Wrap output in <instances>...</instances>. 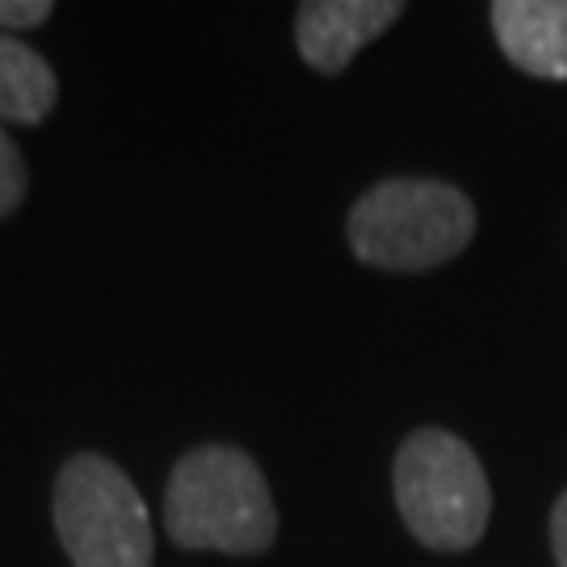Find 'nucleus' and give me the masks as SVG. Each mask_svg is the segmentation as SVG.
<instances>
[{"mask_svg":"<svg viewBox=\"0 0 567 567\" xmlns=\"http://www.w3.org/2000/svg\"><path fill=\"white\" fill-rule=\"evenodd\" d=\"M164 529L182 550L261 555L278 538V508L261 466L236 446H198L164 487Z\"/></svg>","mask_w":567,"mask_h":567,"instance_id":"f257e3e1","label":"nucleus"},{"mask_svg":"<svg viewBox=\"0 0 567 567\" xmlns=\"http://www.w3.org/2000/svg\"><path fill=\"white\" fill-rule=\"evenodd\" d=\"M362 265L391 274H425L454 261L475 236V206L458 185L391 177L365 189L344 224Z\"/></svg>","mask_w":567,"mask_h":567,"instance_id":"f03ea898","label":"nucleus"},{"mask_svg":"<svg viewBox=\"0 0 567 567\" xmlns=\"http://www.w3.org/2000/svg\"><path fill=\"white\" fill-rule=\"evenodd\" d=\"M395 505L429 550H471L492 517V487L475 450L450 429H416L395 454Z\"/></svg>","mask_w":567,"mask_h":567,"instance_id":"7ed1b4c3","label":"nucleus"},{"mask_svg":"<svg viewBox=\"0 0 567 567\" xmlns=\"http://www.w3.org/2000/svg\"><path fill=\"white\" fill-rule=\"evenodd\" d=\"M51 517L72 567H152L156 534L131 475L105 454L60 466Z\"/></svg>","mask_w":567,"mask_h":567,"instance_id":"20e7f679","label":"nucleus"},{"mask_svg":"<svg viewBox=\"0 0 567 567\" xmlns=\"http://www.w3.org/2000/svg\"><path fill=\"white\" fill-rule=\"evenodd\" d=\"M404 18L400 0H307L295 18V42L307 68L337 76L365 42L386 34Z\"/></svg>","mask_w":567,"mask_h":567,"instance_id":"39448f33","label":"nucleus"},{"mask_svg":"<svg viewBox=\"0 0 567 567\" xmlns=\"http://www.w3.org/2000/svg\"><path fill=\"white\" fill-rule=\"evenodd\" d=\"M487 18L513 68L538 81H567V0H496Z\"/></svg>","mask_w":567,"mask_h":567,"instance_id":"423d86ee","label":"nucleus"},{"mask_svg":"<svg viewBox=\"0 0 567 567\" xmlns=\"http://www.w3.org/2000/svg\"><path fill=\"white\" fill-rule=\"evenodd\" d=\"M60 102L55 68L13 34H0V122L39 126Z\"/></svg>","mask_w":567,"mask_h":567,"instance_id":"0eeeda50","label":"nucleus"},{"mask_svg":"<svg viewBox=\"0 0 567 567\" xmlns=\"http://www.w3.org/2000/svg\"><path fill=\"white\" fill-rule=\"evenodd\" d=\"M25 185H30L25 156H21L18 143L0 131V219H9L25 203Z\"/></svg>","mask_w":567,"mask_h":567,"instance_id":"6e6552de","label":"nucleus"},{"mask_svg":"<svg viewBox=\"0 0 567 567\" xmlns=\"http://www.w3.org/2000/svg\"><path fill=\"white\" fill-rule=\"evenodd\" d=\"M51 13H55L51 0H0V34L39 30V25H47Z\"/></svg>","mask_w":567,"mask_h":567,"instance_id":"1a4fd4ad","label":"nucleus"},{"mask_svg":"<svg viewBox=\"0 0 567 567\" xmlns=\"http://www.w3.org/2000/svg\"><path fill=\"white\" fill-rule=\"evenodd\" d=\"M550 550H555V564L567 567V492L550 508Z\"/></svg>","mask_w":567,"mask_h":567,"instance_id":"9d476101","label":"nucleus"}]
</instances>
